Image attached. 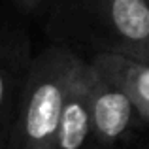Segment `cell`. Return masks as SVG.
<instances>
[{"label": "cell", "mask_w": 149, "mask_h": 149, "mask_svg": "<svg viewBox=\"0 0 149 149\" xmlns=\"http://www.w3.org/2000/svg\"><path fill=\"white\" fill-rule=\"evenodd\" d=\"M93 13L113 51L149 64V0H93Z\"/></svg>", "instance_id": "2"}, {"label": "cell", "mask_w": 149, "mask_h": 149, "mask_svg": "<svg viewBox=\"0 0 149 149\" xmlns=\"http://www.w3.org/2000/svg\"><path fill=\"white\" fill-rule=\"evenodd\" d=\"M93 143L89 64L83 61L66 93L53 149H87Z\"/></svg>", "instance_id": "5"}, {"label": "cell", "mask_w": 149, "mask_h": 149, "mask_svg": "<svg viewBox=\"0 0 149 149\" xmlns=\"http://www.w3.org/2000/svg\"><path fill=\"white\" fill-rule=\"evenodd\" d=\"M83 58L64 45L32 57L4 149H53L66 93Z\"/></svg>", "instance_id": "1"}, {"label": "cell", "mask_w": 149, "mask_h": 149, "mask_svg": "<svg viewBox=\"0 0 149 149\" xmlns=\"http://www.w3.org/2000/svg\"><path fill=\"white\" fill-rule=\"evenodd\" d=\"M17 2L21 4L25 10H36V8H40L45 0H17Z\"/></svg>", "instance_id": "7"}, {"label": "cell", "mask_w": 149, "mask_h": 149, "mask_svg": "<svg viewBox=\"0 0 149 149\" xmlns=\"http://www.w3.org/2000/svg\"><path fill=\"white\" fill-rule=\"evenodd\" d=\"M93 66L113 85L127 93L138 113L149 111V64L113 51H100L91 58Z\"/></svg>", "instance_id": "6"}, {"label": "cell", "mask_w": 149, "mask_h": 149, "mask_svg": "<svg viewBox=\"0 0 149 149\" xmlns=\"http://www.w3.org/2000/svg\"><path fill=\"white\" fill-rule=\"evenodd\" d=\"M87 149H106V147H102V146H96V143L93 142V143H91V146H89Z\"/></svg>", "instance_id": "8"}, {"label": "cell", "mask_w": 149, "mask_h": 149, "mask_svg": "<svg viewBox=\"0 0 149 149\" xmlns=\"http://www.w3.org/2000/svg\"><path fill=\"white\" fill-rule=\"evenodd\" d=\"M140 117H142L143 121H147V123H149V111H143V113H142V115H140Z\"/></svg>", "instance_id": "9"}, {"label": "cell", "mask_w": 149, "mask_h": 149, "mask_svg": "<svg viewBox=\"0 0 149 149\" xmlns=\"http://www.w3.org/2000/svg\"><path fill=\"white\" fill-rule=\"evenodd\" d=\"M30 62L29 36L19 29L0 26V149L6 147Z\"/></svg>", "instance_id": "4"}, {"label": "cell", "mask_w": 149, "mask_h": 149, "mask_svg": "<svg viewBox=\"0 0 149 149\" xmlns=\"http://www.w3.org/2000/svg\"><path fill=\"white\" fill-rule=\"evenodd\" d=\"M91 81L93 106V142L106 149H113L128 134L138 109L117 85H113L87 61Z\"/></svg>", "instance_id": "3"}]
</instances>
